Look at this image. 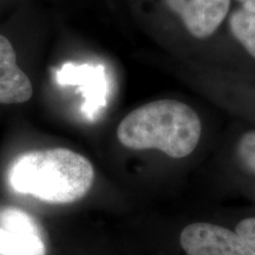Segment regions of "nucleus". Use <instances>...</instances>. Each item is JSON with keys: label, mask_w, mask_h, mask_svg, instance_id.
Here are the masks:
<instances>
[{"label": "nucleus", "mask_w": 255, "mask_h": 255, "mask_svg": "<svg viewBox=\"0 0 255 255\" xmlns=\"http://www.w3.org/2000/svg\"><path fill=\"white\" fill-rule=\"evenodd\" d=\"M94 180L91 162L66 148L25 152L8 171V182L17 193L60 205L82 200Z\"/></svg>", "instance_id": "f257e3e1"}, {"label": "nucleus", "mask_w": 255, "mask_h": 255, "mask_svg": "<svg viewBox=\"0 0 255 255\" xmlns=\"http://www.w3.org/2000/svg\"><path fill=\"white\" fill-rule=\"evenodd\" d=\"M202 124L196 111L176 100L141 105L117 128L121 144L133 150L156 149L169 157L183 158L196 149Z\"/></svg>", "instance_id": "f03ea898"}, {"label": "nucleus", "mask_w": 255, "mask_h": 255, "mask_svg": "<svg viewBox=\"0 0 255 255\" xmlns=\"http://www.w3.org/2000/svg\"><path fill=\"white\" fill-rule=\"evenodd\" d=\"M180 242L187 255H255L240 235L212 223L187 226L181 233Z\"/></svg>", "instance_id": "7ed1b4c3"}, {"label": "nucleus", "mask_w": 255, "mask_h": 255, "mask_svg": "<svg viewBox=\"0 0 255 255\" xmlns=\"http://www.w3.org/2000/svg\"><path fill=\"white\" fill-rule=\"evenodd\" d=\"M40 228L17 208L0 210V255H45Z\"/></svg>", "instance_id": "20e7f679"}, {"label": "nucleus", "mask_w": 255, "mask_h": 255, "mask_svg": "<svg viewBox=\"0 0 255 255\" xmlns=\"http://www.w3.org/2000/svg\"><path fill=\"white\" fill-rule=\"evenodd\" d=\"M165 5L182 21L196 39L212 37L231 9L232 0H164Z\"/></svg>", "instance_id": "39448f33"}, {"label": "nucleus", "mask_w": 255, "mask_h": 255, "mask_svg": "<svg viewBox=\"0 0 255 255\" xmlns=\"http://www.w3.org/2000/svg\"><path fill=\"white\" fill-rule=\"evenodd\" d=\"M32 94L31 81L19 68L13 46L7 38L0 34V103H25Z\"/></svg>", "instance_id": "423d86ee"}, {"label": "nucleus", "mask_w": 255, "mask_h": 255, "mask_svg": "<svg viewBox=\"0 0 255 255\" xmlns=\"http://www.w3.org/2000/svg\"><path fill=\"white\" fill-rule=\"evenodd\" d=\"M229 30L233 37L255 58V13L244 8L234 11L229 17Z\"/></svg>", "instance_id": "0eeeda50"}, {"label": "nucleus", "mask_w": 255, "mask_h": 255, "mask_svg": "<svg viewBox=\"0 0 255 255\" xmlns=\"http://www.w3.org/2000/svg\"><path fill=\"white\" fill-rule=\"evenodd\" d=\"M238 157L245 169L255 175V131H248L238 143Z\"/></svg>", "instance_id": "6e6552de"}, {"label": "nucleus", "mask_w": 255, "mask_h": 255, "mask_svg": "<svg viewBox=\"0 0 255 255\" xmlns=\"http://www.w3.org/2000/svg\"><path fill=\"white\" fill-rule=\"evenodd\" d=\"M235 233L247 242L248 246L255 252V218L242 220L235 228Z\"/></svg>", "instance_id": "1a4fd4ad"}, {"label": "nucleus", "mask_w": 255, "mask_h": 255, "mask_svg": "<svg viewBox=\"0 0 255 255\" xmlns=\"http://www.w3.org/2000/svg\"><path fill=\"white\" fill-rule=\"evenodd\" d=\"M238 1L241 4V8L252 12V13H255V0H238Z\"/></svg>", "instance_id": "9d476101"}]
</instances>
